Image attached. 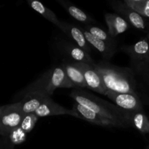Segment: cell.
<instances>
[{"label": "cell", "instance_id": "1", "mask_svg": "<svg viewBox=\"0 0 149 149\" xmlns=\"http://www.w3.org/2000/svg\"><path fill=\"white\" fill-rule=\"evenodd\" d=\"M70 96L77 103L103 117L111 119L117 124L120 128H127L131 126L128 112L107 100L87 91L78 89L71 91Z\"/></svg>", "mask_w": 149, "mask_h": 149}, {"label": "cell", "instance_id": "2", "mask_svg": "<svg viewBox=\"0 0 149 149\" xmlns=\"http://www.w3.org/2000/svg\"><path fill=\"white\" fill-rule=\"evenodd\" d=\"M93 65L108 90L138 95L136 79L130 67L117 66L107 61H101Z\"/></svg>", "mask_w": 149, "mask_h": 149}, {"label": "cell", "instance_id": "3", "mask_svg": "<svg viewBox=\"0 0 149 149\" xmlns=\"http://www.w3.org/2000/svg\"><path fill=\"white\" fill-rule=\"evenodd\" d=\"M58 88H74L61 64L54 65L44 72L34 81L23 89L18 93L17 97H20L22 100L23 97L33 94L51 96Z\"/></svg>", "mask_w": 149, "mask_h": 149}, {"label": "cell", "instance_id": "4", "mask_svg": "<svg viewBox=\"0 0 149 149\" xmlns=\"http://www.w3.org/2000/svg\"><path fill=\"white\" fill-rule=\"evenodd\" d=\"M24 116L20 101L1 106L0 109L1 136H7L13 130L19 127Z\"/></svg>", "mask_w": 149, "mask_h": 149}, {"label": "cell", "instance_id": "5", "mask_svg": "<svg viewBox=\"0 0 149 149\" xmlns=\"http://www.w3.org/2000/svg\"><path fill=\"white\" fill-rule=\"evenodd\" d=\"M55 46L59 53L63 55L65 61L75 63H85L90 65L95 63L90 53L71 41L63 39H58L55 42Z\"/></svg>", "mask_w": 149, "mask_h": 149}, {"label": "cell", "instance_id": "6", "mask_svg": "<svg viewBox=\"0 0 149 149\" xmlns=\"http://www.w3.org/2000/svg\"><path fill=\"white\" fill-rule=\"evenodd\" d=\"M109 99L115 103L116 106L128 112L143 111V103L141 97L133 93H116L108 90L106 93Z\"/></svg>", "mask_w": 149, "mask_h": 149}, {"label": "cell", "instance_id": "7", "mask_svg": "<svg viewBox=\"0 0 149 149\" xmlns=\"http://www.w3.org/2000/svg\"><path fill=\"white\" fill-rule=\"evenodd\" d=\"M111 7L116 13V14L122 16L130 25L141 31H146L147 29L146 18L137 13L131 8H130L124 1L112 0L109 1Z\"/></svg>", "mask_w": 149, "mask_h": 149}, {"label": "cell", "instance_id": "8", "mask_svg": "<svg viewBox=\"0 0 149 149\" xmlns=\"http://www.w3.org/2000/svg\"><path fill=\"white\" fill-rule=\"evenodd\" d=\"M137 82V91L141 99L149 103V63L130 61Z\"/></svg>", "mask_w": 149, "mask_h": 149}, {"label": "cell", "instance_id": "9", "mask_svg": "<svg viewBox=\"0 0 149 149\" xmlns=\"http://www.w3.org/2000/svg\"><path fill=\"white\" fill-rule=\"evenodd\" d=\"M73 63L79 68L83 74L87 87L96 93L106 95L108 90L103 84L101 77L95 70L94 65L85 63Z\"/></svg>", "mask_w": 149, "mask_h": 149}, {"label": "cell", "instance_id": "10", "mask_svg": "<svg viewBox=\"0 0 149 149\" xmlns=\"http://www.w3.org/2000/svg\"><path fill=\"white\" fill-rule=\"evenodd\" d=\"M121 50L129 55L130 61L149 63V40L143 38L134 45L121 47Z\"/></svg>", "mask_w": 149, "mask_h": 149}, {"label": "cell", "instance_id": "11", "mask_svg": "<svg viewBox=\"0 0 149 149\" xmlns=\"http://www.w3.org/2000/svg\"><path fill=\"white\" fill-rule=\"evenodd\" d=\"M58 27L69 38L70 41L90 53L91 51V45L86 39L81 28L72 23L61 20Z\"/></svg>", "mask_w": 149, "mask_h": 149}, {"label": "cell", "instance_id": "12", "mask_svg": "<svg viewBox=\"0 0 149 149\" xmlns=\"http://www.w3.org/2000/svg\"><path fill=\"white\" fill-rule=\"evenodd\" d=\"M39 117H45V116H58V115H70L76 118L81 119V116L73 109H66L61 106V105L53 101L52 98H49L47 101L42 104L35 112Z\"/></svg>", "mask_w": 149, "mask_h": 149}, {"label": "cell", "instance_id": "13", "mask_svg": "<svg viewBox=\"0 0 149 149\" xmlns=\"http://www.w3.org/2000/svg\"><path fill=\"white\" fill-rule=\"evenodd\" d=\"M72 109L81 116V119H84V120L87 121L88 122H90L93 125L103 127H113L120 128L117 124L115 123L111 119L103 117V116L96 113L95 112L81 106L79 103H74L73 105Z\"/></svg>", "mask_w": 149, "mask_h": 149}, {"label": "cell", "instance_id": "14", "mask_svg": "<svg viewBox=\"0 0 149 149\" xmlns=\"http://www.w3.org/2000/svg\"><path fill=\"white\" fill-rule=\"evenodd\" d=\"M81 29L89 44L93 47L97 49L101 54L105 60L109 61L115 55V53L117 51V47H116L117 44L109 43V42L100 40V39H97V37L93 36V34H91L90 32L87 31L84 28H81Z\"/></svg>", "mask_w": 149, "mask_h": 149}, {"label": "cell", "instance_id": "15", "mask_svg": "<svg viewBox=\"0 0 149 149\" xmlns=\"http://www.w3.org/2000/svg\"><path fill=\"white\" fill-rule=\"evenodd\" d=\"M104 19L109 29L108 32L114 39L130 29L129 23L116 13H106Z\"/></svg>", "mask_w": 149, "mask_h": 149}, {"label": "cell", "instance_id": "16", "mask_svg": "<svg viewBox=\"0 0 149 149\" xmlns=\"http://www.w3.org/2000/svg\"><path fill=\"white\" fill-rule=\"evenodd\" d=\"M61 65L64 69L67 78L72 83L74 88L81 90L87 87L83 74L74 63L64 60Z\"/></svg>", "mask_w": 149, "mask_h": 149}, {"label": "cell", "instance_id": "17", "mask_svg": "<svg viewBox=\"0 0 149 149\" xmlns=\"http://www.w3.org/2000/svg\"><path fill=\"white\" fill-rule=\"evenodd\" d=\"M50 97V96L43 94L30 95L23 97L20 101L22 103V108L24 114L35 113L36 111Z\"/></svg>", "mask_w": 149, "mask_h": 149}, {"label": "cell", "instance_id": "18", "mask_svg": "<svg viewBox=\"0 0 149 149\" xmlns=\"http://www.w3.org/2000/svg\"><path fill=\"white\" fill-rule=\"evenodd\" d=\"M58 2L68 12L71 17L78 21L85 23L86 25L92 24V23L95 22V20L93 17H90L88 14L84 13L83 10H80L72 3L65 0H58Z\"/></svg>", "mask_w": 149, "mask_h": 149}, {"label": "cell", "instance_id": "19", "mask_svg": "<svg viewBox=\"0 0 149 149\" xmlns=\"http://www.w3.org/2000/svg\"><path fill=\"white\" fill-rule=\"evenodd\" d=\"M128 116L131 126L135 128L143 135H149V119L143 111L128 112Z\"/></svg>", "mask_w": 149, "mask_h": 149}, {"label": "cell", "instance_id": "20", "mask_svg": "<svg viewBox=\"0 0 149 149\" xmlns=\"http://www.w3.org/2000/svg\"><path fill=\"white\" fill-rule=\"evenodd\" d=\"M27 1L33 10L42 15L45 19L49 20L50 23L55 25L58 27L61 20L58 19V17H57L56 15L54 13L52 10H49L45 4H43L40 1H38V0H28Z\"/></svg>", "mask_w": 149, "mask_h": 149}, {"label": "cell", "instance_id": "21", "mask_svg": "<svg viewBox=\"0 0 149 149\" xmlns=\"http://www.w3.org/2000/svg\"><path fill=\"white\" fill-rule=\"evenodd\" d=\"M125 4L146 18H149V0H124Z\"/></svg>", "mask_w": 149, "mask_h": 149}, {"label": "cell", "instance_id": "22", "mask_svg": "<svg viewBox=\"0 0 149 149\" xmlns=\"http://www.w3.org/2000/svg\"><path fill=\"white\" fill-rule=\"evenodd\" d=\"M84 29H86L91 34H93V36L97 37V39H100V40L109 42V43L117 44L114 38L111 37L109 33V32H106V31L97 27V26H95L92 24L86 25Z\"/></svg>", "mask_w": 149, "mask_h": 149}, {"label": "cell", "instance_id": "23", "mask_svg": "<svg viewBox=\"0 0 149 149\" xmlns=\"http://www.w3.org/2000/svg\"><path fill=\"white\" fill-rule=\"evenodd\" d=\"M26 136H27V133H26L19 127L10 132L7 136L2 137V138H5V141L10 144V146H14L19 145V144H21L25 142L26 140Z\"/></svg>", "mask_w": 149, "mask_h": 149}, {"label": "cell", "instance_id": "24", "mask_svg": "<svg viewBox=\"0 0 149 149\" xmlns=\"http://www.w3.org/2000/svg\"><path fill=\"white\" fill-rule=\"evenodd\" d=\"M39 118V116L35 113H31L25 115L21 123H20V127L26 133H29L33 129Z\"/></svg>", "mask_w": 149, "mask_h": 149}, {"label": "cell", "instance_id": "25", "mask_svg": "<svg viewBox=\"0 0 149 149\" xmlns=\"http://www.w3.org/2000/svg\"><path fill=\"white\" fill-rule=\"evenodd\" d=\"M148 40H149V32H148Z\"/></svg>", "mask_w": 149, "mask_h": 149}, {"label": "cell", "instance_id": "26", "mask_svg": "<svg viewBox=\"0 0 149 149\" xmlns=\"http://www.w3.org/2000/svg\"><path fill=\"white\" fill-rule=\"evenodd\" d=\"M148 149H149V146H148Z\"/></svg>", "mask_w": 149, "mask_h": 149}, {"label": "cell", "instance_id": "27", "mask_svg": "<svg viewBox=\"0 0 149 149\" xmlns=\"http://www.w3.org/2000/svg\"><path fill=\"white\" fill-rule=\"evenodd\" d=\"M1 149H3V148H1Z\"/></svg>", "mask_w": 149, "mask_h": 149}]
</instances>
